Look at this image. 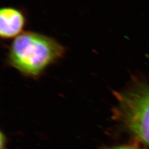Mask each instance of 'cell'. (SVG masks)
Masks as SVG:
<instances>
[{
  "label": "cell",
  "mask_w": 149,
  "mask_h": 149,
  "mask_svg": "<svg viewBox=\"0 0 149 149\" xmlns=\"http://www.w3.org/2000/svg\"><path fill=\"white\" fill-rule=\"evenodd\" d=\"M65 52L64 47L53 38L36 32H25L11 44L8 61L22 74L35 77L61 59Z\"/></svg>",
  "instance_id": "obj_1"
},
{
  "label": "cell",
  "mask_w": 149,
  "mask_h": 149,
  "mask_svg": "<svg viewBox=\"0 0 149 149\" xmlns=\"http://www.w3.org/2000/svg\"><path fill=\"white\" fill-rule=\"evenodd\" d=\"M117 96L115 117L136 138L149 145V87H136Z\"/></svg>",
  "instance_id": "obj_2"
},
{
  "label": "cell",
  "mask_w": 149,
  "mask_h": 149,
  "mask_svg": "<svg viewBox=\"0 0 149 149\" xmlns=\"http://www.w3.org/2000/svg\"><path fill=\"white\" fill-rule=\"evenodd\" d=\"M26 24V17L22 11L11 7L0 10V36L3 39L17 37Z\"/></svg>",
  "instance_id": "obj_3"
},
{
  "label": "cell",
  "mask_w": 149,
  "mask_h": 149,
  "mask_svg": "<svg viewBox=\"0 0 149 149\" xmlns=\"http://www.w3.org/2000/svg\"><path fill=\"white\" fill-rule=\"evenodd\" d=\"M140 149L134 146H118V147H115V148H112L111 149Z\"/></svg>",
  "instance_id": "obj_4"
}]
</instances>
